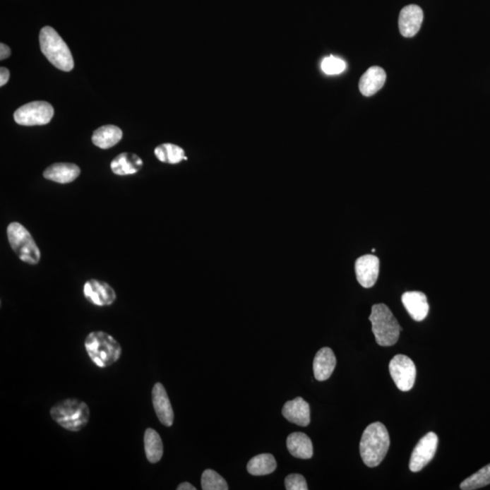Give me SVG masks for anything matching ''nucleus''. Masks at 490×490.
<instances>
[{
	"instance_id": "423d86ee",
	"label": "nucleus",
	"mask_w": 490,
	"mask_h": 490,
	"mask_svg": "<svg viewBox=\"0 0 490 490\" xmlns=\"http://www.w3.org/2000/svg\"><path fill=\"white\" fill-rule=\"evenodd\" d=\"M6 234L9 244L22 262L33 265L40 262V251L30 232L23 225L19 222H11Z\"/></svg>"
},
{
	"instance_id": "2eb2a0df",
	"label": "nucleus",
	"mask_w": 490,
	"mask_h": 490,
	"mask_svg": "<svg viewBox=\"0 0 490 490\" xmlns=\"http://www.w3.org/2000/svg\"><path fill=\"white\" fill-rule=\"evenodd\" d=\"M402 304L410 317L416 321H422L428 316L427 296L422 292H407L402 295Z\"/></svg>"
},
{
	"instance_id": "c85d7f7f",
	"label": "nucleus",
	"mask_w": 490,
	"mask_h": 490,
	"mask_svg": "<svg viewBox=\"0 0 490 490\" xmlns=\"http://www.w3.org/2000/svg\"><path fill=\"white\" fill-rule=\"evenodd\" d=\"M9 76H11V73H9L8 68H0V85H1V87L8 83Z\"/></svg>"
},
{
	"instance_id": "39448f33",
	"label": "nucleus",
	"mask_w": 490,
	"mask_h": 490,
	"mask_svg": "<svg viewBox=\"0 0 490 490\" xmlns=\"http://www.w3.org/2000/svg\"><path fill=\"white\" fill-rule=\"evenodd\" d=\"M369 319L372 324V333L378 345L389 347L395 345L399 340L402 328L386 304L374 305Z\"/></svg>"
},
{
	"instance_id": "cd10ccee",
	"label": "nucleus",
	"mask_w": 490,
	"mask_h": 490,
	"mask_svg": "<svg viewBox=\"0 0 490 490\" xmlns=\"http://www.w3.org/2000/svg\"><path fill=\"white\" fill-rule=\"evenodd\" d=\"M285 488L287 490H307L306 479L300 474H291L286 477Z\"/></svg>"
},
{
	"instance_id": "aec40b11",
	"label": "nucleus",
	"mask_w": 490,
	"mask_h": 490,
	"mask_svg": "<svg viewBox=\"0 0 490 490\" xmlns=\"http://www.w3.org/2000/svg\"><path fill=\"white\" fill-rule=\"evenodd\" d=\"M143 167L142 159L131 153L117 155L111 163V169L117 176H127L138 173Z\"/></svg>"
},
{
	"instance_id": "a878e982",
	"label": "nucleus",
	"mask_w": 490,
	"mask_h": 490,
	"mask_svg": "<svg viewBox=\"0 0 490 490\" xmlns=\"http://www.w3.org/2000/svg\"><path fill=\"white\" fill-rule=\"evenodd\" d=\"M202 489L203 490H228L225 479L213 470H206L202 475Z\"/></svg>"
},
{
	"instance_id": "7c9ffc66",
	"label": "nucleus",
	"mask_w": 490,
	"mask_h": 490,
	"mask_svg": "<svg viewBox=\"0 0 490 490\" xmlns=\"http://www.w3.org/2000/svg\"><path fill=\"white\" fill-rule=\"evenodd\" d=\"M178 490H196V489L189 482H184L177 486Z\"/></svg>"
},
{
	"instance_id": "c756f323",
	"label": "nucleus",
	"mask_w": 490,
	"mask_h": 490,
	"mask_svg": "<svg viewBox=\"0 0 490 490\" xmlns=\"http://www.w3.org/2000/svg\"><path fill=\"white\" fill-rule=\"evenodd\" d=\"M11 50L6 44H0V59L4 60L11 56Z\"/></svg>"
},
{
	"instance_id": "a211bd4d",
	"label": "nucleus",
	"mask_w": 490,
	"mask_h": 490,
	"mask_svg": "<svg viewBox=\"0 0 490 490\" xmlns=\"http://www.w3.org/2000/svg\"><path fill=\"white\" fill-rule=\"evenodd\" d=\"M80 174V168L75 164L56 163L44 170L46 179L59 184H68L75 181Z\"/></svg>"
},
{
	"instance_id": "dca6fc26",
	"label": "nucleus",
	"mask_w": 490,
	"mask_h": 490,
	"mask_svg": "<svg viewBox=\"0 0 490 490\" xmlns=\"http://www.w3.org/2000/svg\"><path fill=\"white\" fill-rule=\"evenodd\" d=\"M386 81V73L380 66H371L362 75L359 88L364 97H371L383 88Z\"/></svg>"
},
{
	"instance_id": "bb28decb",
	"label": "nucleus",
	"mask_w": 490,
	"mask_h": 490,
	"mask_svg": "<svg viewBox=\"0 0 490 490\" xmlns=\"http://www.w3.org/2000/svg\"><path fill=\"white\" fill-rule=\"evenodd\" d=\"M321 69L326 75H339L346 69V63L339 57L330 56L321 62Z\"/></svg>"
},
{
	"instance_id": "1a4fd4ad",
	"label": "nucleus",
	"mask_w": 490,
	"mask_h": 490,
	"mask_svg": "<svg viewBox=\"0 0 490 490\" xmlns=\"http://www.w3.org/2000/svg\"><path fill=\"white\" fill-rule=\"evenodd\" d=\"M438 443V438L434 432H429L419 441L410 458V470L412 472H421L431 462L437 450Z\"/></svg>"
},
{
	"instance_id": "f03ea898",
	"label": "nucleus",
	"mask_w": 490,
	"mask_h": 490,
	"mask_svg": "<svg viewBox=\"0 0 490 490\" xmlns=\"http://www.w3.org/2000/svg\"><path fill=\"white\" fill-rule=\"evenodd\" d=\"M89 358L98 367L107 368L119 361L122 349L116 340L104 332L88 334L85 342Z\"/></svg>"
},
{
	"instance_id": "f3484780",
	"label": "nucleus",
	"mask_w": 490,
	"mask_h": 490,
	"mask_svg": "<svg viewBox=\"0 0 490 490\" xmlns=\"http://www.w3.org/2000/svg\"><path fill=\"white\" fill-rule=\"evenodd\" d=\"M336 367V357L332 349L324 347L315 355L313 361V374L317 381L328 380L333 374Z\"/></svg>"
},
{
	"instance_id": "9b49d317",
	"label": "nucleus",
	"mask_w": 490,
	"mask_h": 490,
	"mask_svg": "<svg viewBox=\"0 0 490 490\" xmlns=\"http://www.w3.org/2000/svg\"><path fill=\"white\" fill-rule=\"evenodd\" d=\"M378 270H380V260L372 254H366L356 260V277L362 287L371 288L376 283Z\"/></svg>"
},
{
	"instance_id": "f257e3e1",
	"label": "nucleus",
	"mask_w": 490,
	"mask_h": 490,
	"mask_svg": "<svg viewBox=\"0 0 490 490\" xmlns=\"http://www.w3.org/2000/svg\"><path fill=\"white\" fill-rule=\"evenodd\" d=\"M390 448V436L381 422L371 423L365 429L359 443V453L366 466L380 465Z\"/></svg>"
},
{
	"instance_id": "6ab92c4d",
	"label": "nucleus",
	"mask_w": 490,
	"mask_h": 490,
	"mask_svg": "<svg viewBox=\"0 0 490 490\" xmlns=\"http://www.w3.org/2000/svg\"><path fill=\"white\" fill-rule=\"evenodd\" d=\"M286 444H287L289 453L298 459L308 460L313 457V443L311 438L302 432L289 434Z\"/></svg>"
},
{
	"instance_id": "4be33fe9",
	"label": "nucleus",
	"mask_w": 490,
	"mask_h": 490,
	"mask_svg": "<svg viewBox=\"0 0 490 490\" xmlns=\"http://www.w3.org/2000/svg\"><path fill=\"white\" fill-rule=\"evenodd\" d=\"M145 450L146 459L153 464L157 463L164 453L163 442L155 429H148L145 434Z\"/></svg>"
},
{
	"instance_id": "6e6552de",
	"label": "nucleus",
	"mask_w": 490,
	"mask_h": 490,
	"mask_svg": "<svg viewBox=\"0 0 490 490\" xmlns=\"http://www.w3.org/2000/svg\"><path fill=\"white\" fill-rule=\"evenodd\" d=\"M390 374L398 389L409 391L414 386L416 366L408 356L398 354L390 362Z\"/></svg>"
},
{
	"instance_id": "4468645a",
	"label": "nucleus",
	"mask_w": 490,
	"mask_h": 490,
	"mask_svg": "<svg viewBox=\"0 0 490 490\" xmlns=\"http://www.w3.org/2000/svg\"><path fill=\"white\" fill-rule=\"evenodd\" d=\"M282 415L288 422L306 427L311 422L310 405L301 397L289 400L282 408Z\"/></svg>"
},
{
	"instance_id": "ddd939ff",
	"label": "nucleus",
	"mask_w": 490,
	"mask_h": 490,
	"mask_svg": "<svg viewBox=\"0 0 490 490\" xmlns=\"http://www.w3.org/2000/svg\"><path fill=\"white\" fill-rule=\"evenodd\" d=\"M152 397L153 405L159 421L167 427H171L174 423V410L163 385L161 383L155 385Z\"/></svg>"
},
{
	"instance_id": "7ed1b4c3",
	"label": "nucleus",
	"mask_w": 490,
	"mask_h": 490,
	"mask_svg": "<svg viewBox=\"0 0 490 490\" xmlns=\"http://www.w3.org/2000/svg\"><path fill=\"white\" fill-rule=\"evenodd\" d=\"M40 49L52 65L62 71H71L74 59L68 44L51 27H44L40 34Z\"/></svg>"
},
{
	"instance_id": "0eeeda50",
	"label": "nucleus",
	"mask_w": 490,
	"mask_h": 490,
	"mask_svg": "<svg viewBox=\"0 0 490 490\" xmlns=\"http://www.w3.org/2000/svg\"><path fill=\"white\" fill-rule=\"evenodd\" d=\"M53 116L54 108L49 103L35 101L19 107L14 113V119L20 126H44L50 122Z\"/></svg>"
},
{
	"instance_id": "f8f14e48",
	"label": "nucleus",
	"mask_w": 490,
	"mask_h": 490,
	"mask_svg": "<svg viewBox=\"0 0 490 490\" xmlns=\"http://www.w3.org/2000/svg\"><path fill=\"white\" fill-rule=\"evenodd\" d=\"M423 11L419 6L409 5L402 9L399 17L400 34L405 37H414L421 30Z\"/></svg>"
},
{
	"instance_id": "20e7f679",
	"label": "nucleus",
	"mask_w": 490,
	"mask_h": 490,
	"mask_svg": "<svg viewBox=\"0 0 490 490\" xmlns=\"http://www.w3.org/2000/svg\"><path fill=\"white\" fill-rule=\"evenodd\" d=\"M50 414L62 428L70 431H79L88 424L90 410L87 403L76 399H68L53 406Z\"/></svg>"
},
{
	"instance_id": "5701e85b",
	"label": "nucleus",
	"mask_w": 490,
	"mask_h": 490,
	"mask_svg": "<svg viewBox=\"0 0 490 490\" xmlns=\"http://www.w3.org/2000/svg\"><path fill=\"white\" fill-rule=\"evenodd\" d=\"M276 460L272 454L264 453L253 457L247 464V472L253 476H264L275 472Z\"/></svg>"
},
{
	"instance_id": "b1692460",
	"label": "nucleus",
	"mask_w": 490,
	"mask_h": 490,
	"mask_svg": "<svg viewBox=\"0 0 490 490\" xmlns=\"http://www.w3.org/2000/svg\"><path fill=\"white\" fill-rule=\"evenodd\" d=\"M155 155L159 161L170 165H177L183 160H187L184 149L169 143L158 145L155 149Z\"/></svg>"
},
{
	"instance_id": "393cba45",
	"label": "nucleus",
	"mask_w": 490,
	"mask_h": 490,
	"mask_svg": "<svg viewBox=\"0 0 490 490\" xmlns=\"http://www.w3.org/2000/svg\"><path fill=\"white\" fill-rule=\"evenodd\" d=\"M490 484V464L482 467L478 472L464 480L460 484L462 490H474Z\"/></svg>"
},
{
	"instance_id": "9d476101",
	"label": "nucleus",
	"mask_w": 490,
	"mask_h": 490,
	"mask_svg": "<svg viewBox=\"0 0 490 490\" xmlns=\"http://www.w3.org/2000/svg\"><path fill=\"white\" fill-rule=\"evenodd\" d=\"M83 292L85 299L97 306H108L116 299L114 289L108 283L97 280H89L85 282Z\"/></svg>"
},
{
	"instance_id": "412c9836",
	"label": "nucleus",
	"mask_w": 490,
	"mask_h": 490,
	"mask_svg": "<svg viewBox=\"0 0 490 490\" xmlns=\"http://www.w3.org/2000/svg\"><path fill=\"white\" fill-rule=\"evenodd\" d=\"M123 138L122 130L116 126H104L95 130L92 142L101 149H109L119 144Z\"/></svg>"
}]
</instances>
